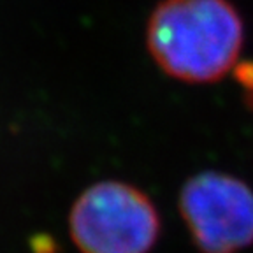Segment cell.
<instances>
[{
	"label": "cell",
	"instance_id": "obj_3",
	"mask_svg": "<svg viewBox=\"0 0 253 253\" xmlns=\"http://www.w3.org/2000/svg\"><path fill=\"white\" fill-rule=\"evenodd\" d=\"M179 208L202 253H236L253 243V190L229 174L188 179Z\"/></svg>",
	"mask_w": 253,
	"mask_h": 253
},
{
	"label": "cell",
	"instance_id": "obj_1",
	"mask_svg": "<svg viewBox=\"0 0 253 253\" xmlns=\"http://www.w3.org/2000/svg\"><path fill=\"white\" fill-rule=\"evenodd\" d=\"M245 28L229 0H162L146 44L155 63L185 83H214L236 65Z\"/></svg>",
	"mask_w": 253,
	"mask_h": 253
},
{
	"label": "cell",
	"instance_id": "obj_2",
	"mask_svg": "<svg viewBox=\"0 0 253 253\" xmlns=\"http://www.w3.org/2000/svg\"><path fill=\"white\" fill-rule=\"evenodd\" d=\"M71 237L81 253H150L160 234L153 202L135 186L95 183L74 202Z\"/></svg>",
	"mask_w": 253,
	"mask_h": 253
}]
</instances>
